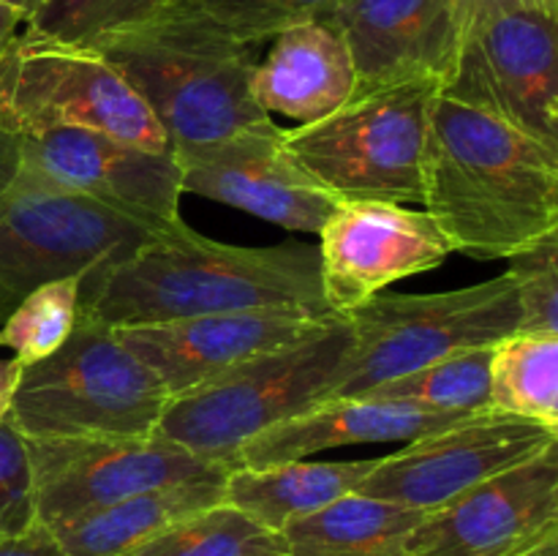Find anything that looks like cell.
Wrapping results in <instances>:
<instances>
[{"instance_id": "cell-1", "label": "cell", "mask_w": 558, "mask_h": 556, "mask_svg": "<svg viewBox=\"0 0 558 556\" xmlns=\"http://www.w3.org/2000/svg\"><path fill=\"white\" fill-rule=\"evenodd\" d=\"M276 305L338 316L322 294L319 245H229L205 238L183 218L156 229L125 259L87 273L80 292V314L109 327Z\"/></svg>"}, {"instance_id": "cell-2", "label": "cell", "mask_w": 558, "mask_h": 556, "mask_svg": "<svg viewBox=\"0 0 558 556\" xmlns=\"http://www.w3.org/2000/svg\"><path fill=\"white\" fill-rule=\"evenodd\" d=\"M420 205L452 251L510 259L558 232V147L436 93Z\"/></svg>"}, {"instance_id": "cell-3", "label": "cell", "mask_w": 558, "mask_h": 556, "mask_svg": "<svg viewBox=\"0 0 558 556\" xmlns=\"http://www.w3.org/2000/svg\"><path fill=\"white\" fill-rule=\"evenodd\" d=\"M147 104L169 150L210 145L272 120L256 104V60L191 0H169L158 14L93 47Z\"/></svg>"}, {"instance_id": "cell-4", "label": "cell", "mask_w": 558, "mask_h": 556, "mask_svg": "<svg viewBox=\"0 0 558 556\" xmlns=\"http://www.w3.org/2000/svg\"><path fill=\"white\" fill-rule=\"evenodd\" d=\"M153 229L87 200L33 164L0 129V309L38 283L125 259Z\"/></svg>"}, {"instance_id": "cell-5", "label": "cell", "mask_w": 558, "mask_h": 556, "mask_svg": "<svg viewBox=\"0 0 558 556\" xmlns=\"http://www.w3.org/2000/svg\"><path fill=\"white\" fill-rule=\"evenodd\" d=\"M169 392L114 327L82 316L63 347L22 365L9 423L25 439L145 436L158 428Z\"/></svg>"}, {"instance_id": "cell-6", "label": "cell", "mask_w": 558, "mask_h": 556, "mask_svg": "<svg viewBox=\"0 0 558 556\" xmlns=\"http://www.w3.org/2000/svg\"><path fill=\"white\" fill-rule=\"evenodd\" d=\"M349 349L352 327L338 316L303 341L169 398L156 431L232 472L243 442L325 401Z\"/></svg>"}, {"instance_id": "cell-7", "label": "cell", "mask_w": 558, "mask_h": 556, "mask_svg": "<svg viewBox=\"0 0 558 556\" xmlns=\"http://www.w3.org/2000/svg\"><path fill=\"white\" fill-rule=\"evenodd\" d=\"M436 93V80L354 93L327 118L283 131V147L336 202H423V153Z\"/></svg>"}, {"instance_id": "cell-8", "label": "cell", "mask_w": 558, "mask_h": 556, "mask_svg": "<svg viewBox=\"0 0 558 556\" xmlns=\"http://www.w3.org/2000/svg\"><path fill=\"white\" fill-rule=\"evenodd\" d=\"M352 349L330 398H357L447 354L494 347L521 330V305L510 273L434 294L379 292L343 314Z\"/></svg>"}, {"instance_id": "cell-9", "label": "cell", "mask_w": 558, "mask_h": 556, "mask_svg": "<svg viewBox=\"0 0 558 556\" xmlns=\"http://www.w3.org/2000/svg\"><path fill=\"white\" fill-rule=\"evenodd\" d=\"M0 129L98 131L145 150L172 153L147 104L96 49L38 41L25 33H16L0 55Z\"/></svg>"}, {"instance_id": "cell-10", "label": "cell", "mask_w": 558, "mask_h": 556, "mask_svg": "<svg viewBox=\"0 0 558 556\" xmlns=\"http://www.w3.org/2000/svg\"><path fill=\"white\" fill-rule=\"evenodd\" d=\"M439 93L558 147V14L499 9L474 16Z\"/></svg>"}, {"instance_id": "cell-11", "label": "cell", "mask_w": 558, "mask_h": 556, "mask_svg": "<svg viewBox=\"0 0 558 556\" xmlns=\"http://www.w3.org/2000/svg\"><path fill=\"white\" fill-rule=\"evenodd\" d=\"M25 439V436H22ZM36 518L47 527L114 505L145 491L223 480L227 469L205 461L169 436H80L25 439Z\"/></svg>"}, {"instance_id": "cell-12", "label": "cell", "mask_w": 558, "mask_h": 556, "mask_svg": "<svg viewBox=\"0 0 558 556\" xmlns=\"http://www.w3.org/2000/svg\"><path fill=\"white\" fill-rule=\"evenodd\" d=\"M558 445V431L507 414H472L376 458L357 494L434 512L463 491Z\"/></svg>"}, {"instance_id": "cell-13", "label": "cell", "mask_w": 558, "mask_h": 556, "mask_svg": "<svg viewBox=\"0 0 558 556\" xmlns=\"http://www.w3.org/2000/svg\"><path fill=\"white\" fill-rule=\"evenodd\" d=\"M183 194L205 196L289 229L319 234L338 202L283 147L276 120L172 153Z\"/></svg>"}, {"instance_id": "cell-14", "label": "cell", "mask_w": 558, "mask_h": 556, "mask_svg": "<svg viewBox=\"0 0 558 556\" xmlns=\"http://www.w3.org/2000/svg\"><path fill=\"white\" fill-rule=\"evenodd\" d=\"M452 254L425 210L398 202H338L319 229L322 294L343 316L390 283L436 270Z\"/></svg>"}, {"instance_id": "cell-15", "label": "cell", "mask_w": 558, "mask_h": 556, "mask_svg": "<svg viewBox=\"0 0 558 556\" xmlns=\"http://www.w3.org/2000/svg\"><path fill=\"white\" fill-rule=\"evenodd\" d=\"M558 537V445L428 512L409 556H529Z\"/></svg>"}, {"instance_id": "cell-16", "label": "cell", "mask_w": 558, "mask_h": 556, "mask_svg": "<svg viewBox=\"0 0 558 556\" xmlns=\"http://www.w3.org/2000/svg\"><path fill=\"white\" fill-rule=\"evenodd\" d=\"M338 316L303 309H248L161 325L114 327L120 341L158 376L169 398L218 379L227 371L314 336Z\"/></svg>"}, {"instance_id": "cell-17", "label": "cell", "mask_w": 558, "mask_h": 556, "mask_svg": "<svg viewBox=\"0 0 558 556\" xmlns=\"http://www.w3.org/2000/svg\"><path fill=\"white\" fill-rule=\"evenodd\" d=\"M14 140L54 180L153 232L180 218L183 183L172 153L82 129L27 131Z\"/></svg>"}, {"instance_id": "cell-18", "label": "cell", "mask_w": 558, "mask_h": 556, "mask_svg": "<svg viewBox=\"0 0 558 556\" xmlns=\"http://www.w3.org/2000/svg\"><path fill=\"white\" fill-rule=\"evenodd\" d=\"M352 55L357 93L450 76L463 36L458 0H343L330 16Z\"/></svg>"}, {"instance_id": "cell-19", "label": "cell", "mask_w": 558, "mask_h": 556, "mask_svg": "<svg viewBox=\"0 0 558 556\" xmlns=\"http://www.w3.org/2000/svg\"><path fill=\"white\" fill-rule=\"evenodd\" d=\"M472 414L434 412L390 398H330L243 442L234 469H259L300 461L314 452L371 442H412ZM232 469V472H234Z\"/></svg>"}, {"instance_id": "cell-20", "label": "cell", "mask_w": 558, "mask_h": 556, "mask_svg": "<svg viewBox=\"0 0 558 556\" xmlns=\"http://www.w3.org/2000/svg\"><path fill=\"white\" fill-rule=\"evenodd\" d=\"M251 90L270 118L283 114L308 125L357 93V74L341 33L327 20H316L272 38L267 58L256 63Z\"/></svg>"}, {"instance_id": "cell-21", "label": "cell", "mask_w": 558, "mask_h": 556, "mask_svg": "<svg viewBox=\"0 0 558 556\" xmlns=\"http://www.w3.org/2000/svg\"><path fill=\"white\" fill-rule=\"evenodd\" d=\"M376 458L357 461H283L259 469H234L223 480V501L262 527L281 532L289 521L322 510L330 501L360 491Z\"/></svg>"}, {"instance_id": "cell-22", "label": "cell", "mask_w": 558, "mask_h": 556, "mask_svg": "<svg viewBox=\"0 0 558 556\" xmlns=\"http://www.w3.org/2000/svg\"><path fill=\"white\" fill-rule=\"evenodd\" d=\"M223 480L145 491L114 505L82 512L71 521L54 523L49 532L69 556H125L180 518L223 501Z\"/></svg>"}, {"instance_id": "cell-23", "label": "cell", "mask_w": 558, "mask_h": 556, "mask_svg": "<svg viewBox=\"0 0 558 556\" xmlns=\"http://www.w3.org/2000/svg\"><path fill=\"white\" fill-rule=\"evenodd\" d=\"M428 512L347 494L281 529L289 556H409V540Z\"/></svg>"}, {"instance_id": "cell-24", "label": "cell", "mask_w": 558, "mask_h": 556, "mask_svg": "<svg viewBox=\"0 0 558 556\" xmlns=\"http://www.w3.org/2000/svg\"><path fill=\"white\" fill-rule=\"evenodd\" d=\"M490 412L558 431V333H512L490 347Z\"/></svg>"}, {"instance_id": "cell-25", "label": "cell", "mask_w": 558, "mask_h": 556, "mask_svg": "<svg viewBox=\"0 0 558 556\" xmlns=\"http://www.w3.org/2000/svg\"><path fill=\"white\" fill-rule=\"evenodd\" d=\"M125 556H289V551L281 532L218 501L180 518Z\"/></svg>"}, {"instance_id": "cell-26", "label": "cell", "mask_w": 558, "mask_h": 556, "mask_svg": "<svg viewBox=\"0 0 558 556\" xmlns=\"http://www.w3.org/2000/svg\"><path fill=\"white\" fill-rule=\"evenodd\" d=\"M490 347L447 354L398 379L363 392L371 398L409 401L434 412L485 414L490 412ZM360 398V396H357Z\"/></svg>"}, {"instance_id": "cell-27", "label": "cell", "mask_w": 558, "mask_h": 556, "mask_svg": "<svg viewBox=\"0 0 558 556\" xmlns=\"http://www.w3.org/2000/svg\"><path fill=\"white\" fill-rule=\"evenodd\" d=\"M85 276L38 283L0 322V347L11 349L22 365L49 358L74 333Z\"/></svg>"}, {"instance_id": "cell-28", "label": "cell", "mask_w": 558, "mask_h": 556, "mask_svg": "<svg viewBox=\"0 0 558 556\" xmlns=\"http://www.w3.org/2000/svg\"><path fill=\"white\" fill-rule=\"evenodd\" d=\"M169 0H47L33 20L25 22V36L65 47H93L112 33L150 20Z\"/></svg>"}, {"instance_id": "cell-29", "label": "cell", "mask_w": 558, "mask_h": 556, "mask_svg": "<svg viewBox=\"0 0 558 556\" xmlns=\"http://www.w3.org/2000/svg\"><path fill=\"white\" fill-rule=\"evenodd\" d=\"M234 41L256 44L281 36L289 27L327 20L343 0H191Z\"/></svg>"}, {"instance_id": "cell-30", "label": "cell", "mask_w": 558, "mask_h": 556, "mask_svg": "<svg viewBox=\"0 0 558 556\" xmlns=\"http://www.w3.org/2000/svg\"><path fill=\"white\" fill-rule=\"evenodd\" d=\"M507 262L521 305V330L558 333V232L515 251Z\"/></svg>"}, {"instance_id": "cell-31", "label": "cell", "mask_w": 558, "mask_h": 556, "mask_svg": "<svg viewBox=\"0 0 558 556\" xmlns=\"http://www.w3.org/2000/svg\"><path fill=\"white\" fill-rule=\"evenodd\" d=\"M36 521L25 439L5 420V423H0V540L27 532Z\"/></svg>"}, {"instance_id": "cell-32", "label": "cell", "mask_w": 558, "mask_h": 556, "mask_svg": "<svg viewBox=\"0 0 558 556\" xmlns=\"http://www.w3.org/2000/svg\"><path fill=\"white\" fill-rule=\"evenodd\" d=\"M0 556H69L60 543L54 540V534L49 532V527H44L41 521L33 523L27 532L16 534V537L0 540Z\"/></svg>"}, {"instance_id": "cell-33", "label": "cell", "mask_w": 558, "mask_h": 556, "mask_svg": "<svg viewBox=\"0 0 558 556\" xmlns=\"http://www.w3.org/2000/svg\"><path fill=\"white\" fill-rule=\"evenodd\" d=\"M458 3H461L463 27H466L474 16L499 9H534L545 11V14H558V0H458Z\"/></svg>"}, {"instance_id": "cell-34", "label": "cell", "mask_w": 558, "mask_h": 556, "mask_svg": "<svg viewBox=\"0 0 558 556\" xmlns=\"http://www.w3.org/2000/svg\"><path fill=\"white\" fill-rule=\"evenodd\" d=\"M22 376V363L16 358L0 360V423L9 420L11 401H14L16 385H20Z\"/></svg>"}, {"instance_id": "cell-35", "label": "cell", "mask_w": 558, "mask_h": 556, "mask_svg": "<svg viewBox=\"0 0 558 556\" xmlns=\"http://www.w3.org/2000/svg\"><path fill=\"white\" fill-rule=\"evenodd\" d=\"M20 25H25L22 22L20 14H14L11 9H5V5H0V55L9 49V44L14 41L16 33H20Z\"/></svg>"}, {"instance_id": "cell-36", "label": "cell", "mask_w": 558, "mask_h": 556, "mask_svg": "<svg viewBox=\"0 0 558 556\" xmlns=\"http://www.w3.org/2000/svg\"><path fill=\"white\" fill-rule=\"evenodd\" d=\"M47 3V0H0V5H5V9H11L14 14L22 16V22L33 20V16L38 14V9Z\"/></svg>"}, {"instance_id": "cell-37", "label": "cell", "mask_w": 558, "mask_h": 556, "mask_svg": "<svg viewBox=\"0 0 558 556\" xmlns=\"http://www.w3.org/2000/svg\"><path fill=\"white\" fill-rule=\"evenodd\" d=\"M529 556H558V537H550L548 543H543L537 551H532Z\"/></svg>"}, {"instance_id": "cell-38", "label": "cell", "mask_w": 558, "mask_h": 556, "mask_svg": "<svg viewBox=\"0 0 558 556\" xmlns=\"http://www.w3.org/2000/svg\"><path fill=\"white\" fill-rule=\"evenodd\" d=\"M3 316H5V311H3V309H0V322H3Z\"/></svg>"}]
</instances>
